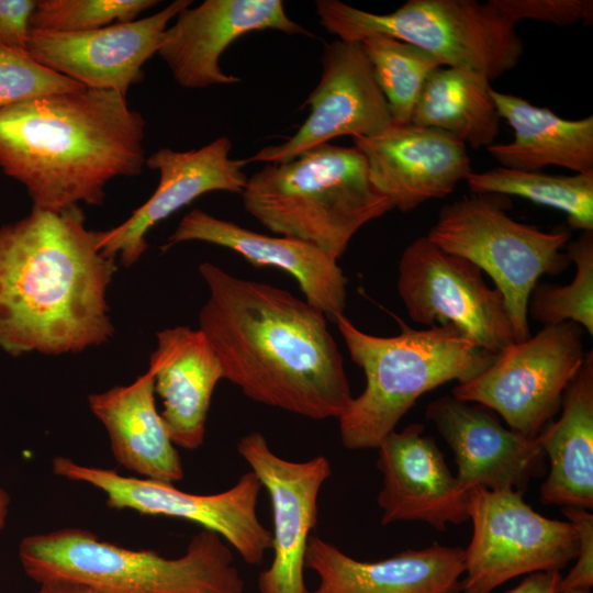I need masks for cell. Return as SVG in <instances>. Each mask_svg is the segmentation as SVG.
Here are the masks:
<instances>
[{
  "instance_id": "4316f807",
  "label": "cell",
  "mask_w": 593,
  "mask_h": 593,
  "mask_svg": "<svg viewBox=\"0 0 593 593\" xmlns=\"http://www.w3.org/2000/svg\"><path fill=\"white\" fill-rule=\"evenodd\" d=\"M490 81L470 69L439 67L426 81L411 123L443 131L466 146L489 147L501 121Z\"/></svg>"
},
{
  "instance_id": "74e56055",
  "label": "cell",
  "mask_w": 593,
  "mask_h": 593,
  "mask_svg": "<svg viewBox=\"0 0 593 593\" xmlns=\"http://www.w3.org/2000/svg\"><path fill=\"white\" fill-rule=\"evenodd\" d=\"M10 502L11 500L8 492L0 488V529L5 525Z\"/></svg>"
},
{
  "instance_id": "30bf717a",
  "label": "cell",
  "mask_w": 593,
  "mask_h": 593,
  "mask_svg": "<svg viewBox=\"0 0 593 593\" xmlns=\"http://www.w3.org/2000/svg\"><path fill=\"white\" fill-rule=\"evenodd\" d=\"M469 519L460 593H491L519 575L560 571L578 552L573 526L535 512L523 492L472 489Z\"/></svg>"
},
{
  "instance_id": "3957f363",
  "label": "cell",
  "mask_w": 593,
  "mask_h": 593,
  "mask_svg": "<svg viewBox=\"0 0 593 593\" xmlns=\"http://www.w3.org/2000/svg\"><path fill=\"white\" fill-rule=\"evenodd\" d=\"M146 121L116 91L83 89L0 109V168L32 209L100 206L107 184L146 166Z\"/></svg>"
},
{
  "instance_id": "d590c367",
  "label": "cell",
  "mask_w": 593,
  "mask_h": 593,
  "mask_svg": "<svg viewBox=\"0 0 593 593\" xmlns=\"http://www.w3.org/2000/svg\"><path fill=\"white\" fill-rule=\"evenodd\" d=\"M560 571H541L528 574L507 593H560Z\"/></svg>"
},
{
  "instance_id": "ac0fdd59",
  "label": "cell",
  "mask_w": 593,
  "mask_h": 593,
  "mask_svg": "<svg viewBox=\"0 0 593 593\" xmlns=\"http://www.w3.org/2000/svg\"><path fill=\"white\" fill-rule=\"evenodd\" d=\"M426 418L451 448L459 483L468 491H518L545 471L537 437L504 427L495 412L479 403L444 395L427 405Z\"/></svg>"
},
{
  "instance_id": "e575fe53",
  "label": "cell",
  "mask_w": 593,
  "mask_h": 593,
  "mask_svg": "<svg viewBox=\"0 0 593 593\" xmlns=\"http://www.w3.org/2000/svg\"><path fill=\"white\" fill-rule=\"evenodd\" d=\"M36 0H0V44L25 49Z\"/></svg>"
},
{
  "instance_id": "8fae6325",
  "label": "cell",
  "mask_w": 593,
  "mask_h": 593,
  "mask_svg": "<svg viewBox=\"0 0 593 593\" xmlns=\"http://www.w3.org/2000/svg\"><path fill=\"white\" fill-rule=\"evenodd\" d=\"M52 467L58 477L102 491L110 508L197 523L220 535L249 564L261 563L272 548V534L257 515L261 484L253 471L243 474L228 490L202 495L184 492L174 483L80 465L65 456H56Z\"/></svg>"
},
{
  "instance_id": "f1b7e54d",
  "label": "cell",
  "mask_w": 593,
  "mask_h": 593,
  "mask_svg": "<svg viewBox=\"0 0 593 593\" xmlns=\"http://www.w3.org/2000/svg\"><path fill=\"white\" fill-rule=\"evenodd\" d=\"M360 43L393 125L410 124L426 81L443 64L428 52L394 38L371 36Z\"/></svg>"
},
{
  "instance_id": "9a60e30c",
  "label": "cell",
  "mask_w": 593,
  "mask_h": 593,
  "mask_svg": "<svg viewBox=\"0 0 593 593\" xmlns=\"http://www.w3.org/2000/svg\"><path fill=\"white\" fill-rule=\"evenodd\" d=\"M191 0H176L149 16L101 29L57 33L30 30L25 51L40 64L87 89L123 97L144 78V65L157 54L168 24Z\"/></svg>"
},
{
  "instance_id": "44dd1931",
  "label": "cell",
  "mask_w": 593,
  "mask_h": 593,
  "mask_svg": "<svg viewBox=\"0 0 593 593\" xmlns=\"http://www.w3.org/2000/svg\"><path fill=\"white\" fill-rule=\"evenodd\" d=\"M193 240L227 248L256 266L281 269L298 282L304 300L321 310L328 321L335 323L344 314L347 277L337 259L309 243L260 234L193 209L181 219L163 249Z\"/></svg>"
},
{
  "instance_id": "8992f818",
  "label": "cell",
  "mask_w": 593,
  "mask_h": 593,
  "mask_svg": "<svg viewBox=\"0 0 593 593\" xmlns=\"http://www.w3.org/2000/svg\"><path fill=\"white\" fill-rule=\"evenodd\" d=\"M19 558L38 584L65 581L97 593H243L245 586L230 547L208 529L178 558L123 548L71 527L23 538Z\"/></svg>"
},
{
  "instance_id": "484cf974",
  "label": "cell",
  "mask_w": 593,
  "mask_h": 593,
  "mask_svg": "<svg viewBox=\"0 0 593 593\" xmlns=\"http://www.w3.org/2000/svg\"><path fill=\"white\" fill-rule=\"evenodd\" d=\"M501 119L514 131V139L486 147L502 167L539 171L558 166L575 174L593 172V116L567 120L548 108L492 88Z\"/></svg>"
},
{
  "instance_id": "ba28073f",
  "label": "cell",
  "mask_w": 593,
  "mask_h": 593,
  "mask_svg": "<svg viewBox=\"0 0 593 593\" xmlns=\"http://www.w3.org/2000/svg\"><path fill=\"white\" fill-rule=\"evenodd\" d=\"M508 197L472 193L445 204L426 235L447 253L485 271L502 293L515 343L530 337L528 301L542 275L564 271L570 232H545L507 215Z\"/></svg>"
},
{
  "instance_id": "603a6c76",
  "label": "cell",
  "mask_w": 593,
  "mask_h": 593,
  "mask_svg": "<svg viewBox=\"0 0 593 593\" xmlns=\"http://www.w3.org/2000/svg\"><path fill=\"white\" fill-rule=\"evenodd\" d=\"M156 338L148 370L161 399V418L175 446L197 449L204 440L212 394L224 379L221 362L199 328H164Z\"/></svg>"
},
{
  "instance_id": "f35d334b",
  "label": "cell",
  "mask_w": 593,
  "mask_h": 593,
  "mask_svg": "<svg viewBox=\"0 0 593 593\" xmlns=\"http://www.w3.org/2000/svg\"><path fill=\"white\" fill-rule=\"evenodd\" d=\"M562 593H591V590H567Z\"/></svg>"
},
{
  "instance_id": "7402d4cb",
  "label": "cell",
  "mask_w": 593,
  "mask_h": 593,
  "mask_svg": "<svg viewBox=\"0 0 593 593\" xmlns=\"http://www.w3.org/2000/svg\"><path fill=\"white\" fill-rule=\"evenodd\" d=\"M305 568L318 577L316 589L306 593H460L465 557L460 547L434 544L361 561L311 535Z\"/></svg>"
},
{
  "instance_id": "d4e9b609",
  "label": "cell",
  "mask_w": 593,
  "mask_h": 593,
  "mask_svg": "<svg viewBox=\"0 0 593 593\" xmlns=\"http://www.w3.org/2000/svg\"><path fill=\"white\" fill-rule=\"evenodd\" d=\"M561 415L536 436L550 469L540 488L544 504L593 508V354L568 384Z\"/></svg>"
},
{
  "instance_id": "4fadbf2b",
  "label": "cell",
  "mask_w": 593,
  "mask_h": 593,
  "mask_svg": "<svg viewBox=\"0 0 593 593\" xmlns=\"http://www.w3.org/2000/svg\"><path fill=\"white\" fill-rule=\"evenodd\" d=\"M322 74L303 105L310 114L286 142L261 148L248 163H282L340 136L373 137L392 118L360 42L334 41L323 51Z\"/></svg>"
},
{
  "instance_id": "1f68e13d",
  "label": "cell",
  "mask_w": 593,
  "mask_h": 593,
  "mask_svg": "<svg viewBox=\"0 0 593 593\" xmlns=\"http://www.w3.org/2000/svg\"><path fill=\"white\" fill-rule=\"evenodd\" d=\"M83 89L79 82L40 64L25 49L0 44V109Z\"/></svg>"
},
{
  "instance_id": "f546056e",
  "label": "cell",
  "mask_w": 593,
  "mask_h": 593,
  "mask_svg": "<svg viewBox=\"0 0 593 593\" xmlns=\"http://www.w3.org/2000/svg\"><path fill=\"white\" fill-rule=\"evenodd\" d=\"M575 266L572 282L559 286L537 283L528 301V315L547 325L573 322L593 334V231L582 232L566 246Z\"/></svg>"
},
{
  "instance_id": "d6986e66",
  "label": "cell",
  "mask_w": 593,
  "mask_h": 593,
  "mask_svg": "<svg viewBox=\"0 0 593 593\" xmlns=\"http://www.w3.org/2000/svg\"><path fill=\"white\" fill-rule=\"evenodd\" d=\"M425 426L414 423L391 432L378 446L383 485L377 503L381 524L419 521L437 530L469 519L470 491L449 470Z\"/></svg>"
},
{
  "instance_id": "277c9868",
  "label": "cell",
  "mask_w": 593,
  "mask_h": 593,
  "mask_svg": "<svg viewBox=\"0 0 593 593\" xmlns=\"http://www.w3.org/2000/svg\"><path fill=\"white\" fill-rule=\"evenodd\" d=\"M335 324L366 378L362 393L338 417L349 450L378 448L421 395L449 381L472 380L496 357L452 324L427 329L402 324L400 334L388 337L360 331L344 314Z\"/></svg>"
},
{
  "instance_id": "52a82bcc",
  "label": "cell",
  "mask_w": 593,
  "mask_h": 593,
  "mask_svg": "<svg viewBox=\"0 0 593 593\" xmlns=\"http://www.w3.org/2000/svg\"><path fill=\"white\" fill-rule=\"evenodd\" d=\"M320 24L346 42L385 36L494 80L518 64L523 42L515 24L491 1L409 0L389 13H372L338 0H316Z\"/></svg>"
},
{
  "instance_id": "5b68a950",
  "label": "cell",
  "mask_w": 593,
  "mask_h": 593,
  "mask_svg": "<svg viewBox=\"0 0 593 593\" xmlns=\"http://www.w3.org/2000/svg\"><path fill=\"white\" fill-rule=\"evenodd\" d=\"M240 194L245 210L267 230L337 260L365 224L394 209L371 183L362 154L329 143L267 164L247 178Z\"/></svg>"
},
{
  "instance_id": "7a4b0ae2",
  "label": "cell",
  "mask_w": 593,
  "mask_h": 593,
  "mask_svg": "<svg viewBox=\"0 0 593 593\" xmlns=\"http://www.w3.org/2000/svg\"><path fill=\"white\" fill-rule=\"evenodd\" d=\"M80 206L32 209L0 226V348L77 354L108 343L107 294L116 264L99 248Z\"/></svg>"
},
{
  "instance_id": "d6a6232c",
  "label": "cell",
  "mask_w": 593,
  "mask_h": 593,
  "mask_svg": "<svg viewBox=\"0 0 593 593\" xmlns=\"http://www.w3.org/2000/svg\"><path fill=\"white\" fill-rule=\"evenodd\" d=\"M511 22L529 19L568 26L593 21L592 0H490Z\"/></svg>"
},
{
  "instance_id": "cb8c5ba5",
  "label": "cell",
  "mask_w": 593,
  "mask_h": 593,
  "mask_svg": "<svg viewBox=\"0 0 593 593\" xmlns=\"http://www.w3.org/2000/svg\"><path fill=\"white\" fill-rule=\"evenodd\" d=\"M92 414L104 426L115 460L141 478L175 483L183 479L179 452L157 410L153 373L127 385L88 396Z\"/></svg>"
},
{
  "instance_id": "6da1fadb",
  "label": "cell",
  "mask_w": 593,
  "mask_h": 593,
  "mask_svg": "<svg viewBox=\"0 0 593 593\" xmlns=\"http://www.w3.org/2000/svg\"><path fill=\"white\" fill-rule=\"evenodd\" d=\"M199 272L209 290L199 329L224 379L258 403L338 419L354 396L325 314L290 291L209 261Z\"/></svg>"
},
{
  "instance_id": "e0dca14e",
  "label": "cell",
  "mask_w": 593,
  "mask_h": 593,
  "mask_svg": "<svg viewBox=\"0 0 593 593\" xmlns=\"http://www.w3.org/2000/svg\"><path fill=\"white\" fill-rule=\"evenodd\" d=\"M231 149L230 138L221 136L198 149L160 148L146 157V166L159 174L158 186L124 222L100 231L102 254L120 256L121 262L131 267L147 250L148 232L163 220L208 192L240 194L247 176L242 170V160L230 157Z\"/></svg>"
},
{
  "instance_id": "2e32d148",
  "label": "cell",
  "mask_w": 593,
  "mask_h": 593,
  "mask_svg": "<svg viewBox=\"0 0 593 593\" xmlns=\"http://www.w3.org/2000/svg\"><path fill=\"white\" fill-rule=\"evenodd\" d=\"M266 30L313 36L288 16L281 0H205L175 18L157 54L182 88L234 85L240 79L221 68L223 52L240 36Z\"/></svg>"
},
{
  "instance_id": "836d02e7",
  "label": "cell",
  "mask_w": 593,
  "mask_h": 593,
  "mask_svg": "<svg viewBox=\"0 0 593 593\" xmlns=\"http://www.w3.org/2000/svg\"><path fill=\"white\" fill-rule=\"evenodd\" d=\"M562 513L578 537L577 559L572 569L561 577L559 591L591 590L593 585V514L586 508L564 506Z\"/></svg>"
},
{
  "instance_id": "8d00e7d4",
  "label": "cell",
  "mask_w": 593,
  "mask_h": 593,
  "mask_svg": "<svg viewBox=\"0 0 593 593\" xmlns=\"http://www.w3.org/2000/svg\"><path fill=\"white\" fill-rule=\"evenodd\" d=\"M38 585V590L33 593H97L86 586L65 581H52Z\"/></svg>"
},
{
  "instance_id": "83f0119b",
  "label": "cell",
  "mask_w": 593,
  "mask_h": 593,
  "mask_svg": "<svg viewBox=\"0 0 593 593\" xmlns=\"http://www.w3.org/2000/svg\"><path fill=\"white\" fill-rule=\"evenodd\" d=\"M466 181L472 193L524 198L563 212L574 230L593 231V172L557 176L500 166L472 171Z\"/></svg>"
},
{
  "instance_id": "5bb4252c",
  "label": "cell",
  "mask_w": 593,
  "mask_h": 593,
  "mask_svg": "<svg viewBox=\"0 0 593 593\" xmlns=\"http://www.w3.org/2000/svg\"><path fill=\"white\" fill-rule=\"evenodd\" d=\"M237 452L270 497L273 514L270 567L259 574L260 593H306L305 552L317 522L321 488L332 474L325 456L290 461L276 455L258 432L243 436Z\"/></svg>"
},
{
  "instance_id": "4dcf8cb0",
  "label": "cell",
  "mask_w": 593,
  "mask_h": 593,
  "mask_svg": "<svg viewBox=\"0 0 593 593\" xmlns=\"http://www.w3.org/2000/svg\"><path fill=\"white\" fill-rule=\"evenodd\" d=\"M156 0H36L30 19L33 30L77 33L131 22Z\"/></svg>"
},
{
  "instance_id": "ffe728a7",
  "label": "cell",
  "mask_w": 593,
  "mask_h": 593,
  "mask_svg": "<svg viewBox=\"0 0 593 593\" xmlns=\"http://www.w3.org/2000/svg\"><path fill=\"white\" fill-rule=\"evenodd\" d=\"M353 139L371 183L401 212L447 197L472 172L466 145L436 128L392 125L377 136Z\"/></svg>"
},
{
  "instance_id": "9c48e42d",
  "label": "cell",
  "mask_w": 593,
  "mask_h": 593,
  "mask_svg": "<svg viewBox=\"0 0 593 593\" xmlns=\"http://www.w3.org/2000/svg\"><path fill=\"white\" fill-rule=\"evenodd\" d=\"M584 357L579 324L547 325L536 336L510 345L484 371L455 387L451 395L484 405L511 429L536 437L559 413Z\"/></svg>"
},
{
  "instance_id": "7c38bea8",
  "label": "cell",
  "mask_w": 593,
  "mask_h": 593,
  "mask_svg": "<svg viewBox=\"0 0 593 593\" xmlns=\"http://www.w3.org/2000/svg\"><path fill=\"white\" fill-rule=\"evenodd\" d=\"M398 268V292L414 322L452 324L494 355L515 343L502 293L471 261L421 236L403 250Z\"/></svg>"
}]
</instances>
